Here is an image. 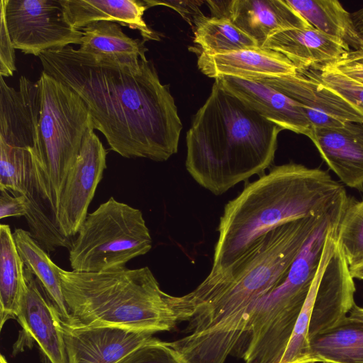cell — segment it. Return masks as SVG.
<instances>
[{"mask_svg":"<svg viewBox=\"0 0 363 363\" xmlns=\"http://www.w3.org/2000/svg\"><path fill=\"white\" fill-rule=\"evenodd\" d=\"M44 72L84 101L94 129L125 158L164 162L178 151L182 123L169 85L152 61L138 67L97 60L71 45L42 52Z\"/></svg>","mask_w":363,"mask_h":363,"instance_id":"obj_1","label":"cell"},{"mask_svg":"<svg viewBox=\"0 0 363 363\" xmlns=\"http://www.w3.org/2000/svg\"><path fill=\"white\" fill-rule=\"evenodd\" d=\"M326 213L272 228L232 267L176 296L180 320L188 325L186 335L171 343L189 363H225L259 302L284 281Z\"/></svg>","mask_w":363,"mask_h":363,"instance_id":"obj_2","label":"cell"},{"mask_svg":"<svg viewBox=\"0 0 363 363\" xmlns=\"http://www.w3.org/2000/svg\"><path fill=\"white\" fill-rule=\"evenodd\" d=\"M281 128L214 81L186 133V169L202 187L219 196L274 162Z\"/></svg>","mask_w":363,"mask_h":363,"instance_id":"obj_3","label":"cell"},{"mask_svg":"<svg viewBox=\"0 0 363 363\" xmlns=\"http://www.w3.org/2000/svg\"><path fill=\"white\" fill-rule=\"evenodd\" d=\"M345 192L319 168L294 162L273 167L225 206L209 273L232 267L272 228L326 213Z\"/></svg>","mask_w":363,"mask_h":363,"instance_id":"obj_4","label":"cell"},{"mask_svg":"<svg viewBox=\"0 0 363 363\" xmlns=\"http://www.w3.org/2000/svg\"><path fill=\"white\" fill-rule=\"evenodd\" d=\"M73 325H108L157 333L180 323L175 296L164 292L148 267L100 272L60 268Z\"/></svg>","mask_w":363,"mask_h":363,"instance_id":"obj_5","label":"cell"},{"mask_svg":"<svg viewBox=\"0 0 363 363\" xmlns=\"http://www.w3.org/2000/svg\"><path fill=\"white\" fill-rule=\"evenodd\" d=\"M37 158L57 211L67 176L91 124L84 101L69 86L43 71Z\"/></svg>","mask_w":363,"mask_h":363,"instance_id":"obj_6","label":"cell"},{"mask_svg":"<svg viewBox=\"0 0 363 363\" xmlns=\"http://www.w3.org/2000/svg\"><path fill=\"white\" fill-rule=\"evenodd\" d=\"M152 246L141 211L111 196L87 215L72 241L69 259L72 271L100 272L125 267Z\"/></svg>","mask_w":363,"mask_h":363,"instance_id":"obj_7","label":"cell"},{"mask_svg":"<svg viewBox=\"0 0 363 363\" xmlns=\"http://www.w3.org/2000/svg\"><path fill=\"white\" fill-rule=\"evenodd\" d=\"M0 189L26 198L29 232L43 249L53 252L58 247H71L73 240L61 230L33 149L0 141Z\"/></svg>","mask_w":363,"mask_h":363,"instance_id":"obj_8","label":"cell"},{"mask_svg":"<svg viewBox=\"0 0 363 363\" xmlns=\"http://www.w3.org/2000/svg\"><path fill=\"white\" fill-rule=\"evenodd\" d=\"M0 7L13 48L25 54L82 43L83 33L71 26L60 0H1Z\"/></svg>","mask_w":363,"mask_h":363,"instance_id":"obj_9","label":"cell"},{"mask_svg":"<svg viewBox=\"0 0 363 363\" xmlns=\"http://www.w3.org/2000/svg\"><path fill=\"white\" fill-rule=\"evenodd\" d=\"M94 130L91 124L60 200L57 211L60 227L63 234L72 239L87 216L88 208L106 168L107 150Z\"/></svg>","mask_w":363,"mask_h":363,"instance_id":"obj_10","label":"cell"},{"mask_svg":"<svg viewBox=\"0 0 363 363\" xmlns=\"http://www.w3.org/2000/svg\"><path fill=\"white\" fill-rule=\"evenodd\" d=\"M248 79L266 84L298 102L313 131L316 128L341 127L348 122L363 123V116L327 87L315 69L297 70L292 75Z\"/></svg>","mask_w":363,"mask_h":363,"instance_id":"obj_11","label":"cell"},{"mask_svg":"<svg viewBox=\"0 0 363 363\" xmlns=\"http://www.w3.org/2000/svg\"><path fill=\"white\" fill-rule=\"evenodd\" d=\"M62 333L69 363H118L155 334L116 326L64 323Z\"/></svg>","mask_w":363,"mask_h":363,"instance_id":"obj_12","label":"cell"},{"mask_svg":"<svg viewBox=\"0 0 363 363\" xmlns=\"http://www.w3.org/2000/svg\"><path fill=\"white\" fill-rule=\"evenodd\" d=\"M26 288L16 318L38 345L46 363H69L62 321L36 277L25 267Z\"/></svg>","mask_w":363,"mask_h":363,"instance_id":"obj_13","label":"cell"},{"mask_svg":"<svg viewBox=\"0 0 363 363\" xmlns=\"http://www.w3.org/2000/svg\"><path fill=\"white\" fill-rule=\"evenodd\" d=\"M41 96L38 83L21 76L18 89L0 79V141L37 153Z\"/></svg>","mask_w":363,"mask_h":363,"instance_id":"obj_14","label":"cell"},{"mask_svg":"<svg viewBox=\"0 0 363 363\" xmlns=\"http://www.w3.org/2000/svg\"><path fill=\"white\" fill-rule=\"evenodd\" d=\"M228 93L283 130L307 136L313 129L302 106L274 88L257 80L223 76L215 79Z\"/></svg>","mask_w":363,"mask_h":363,"instance_id":"obj_15","label":"cell"},{"mask_svg":"<svg viewBox=\"0 0 363 363\" xmlns=\"http://www.w3.org/2000/svg\"><path fill=\"white\" fill-rule=\"evenodd\" d=\"M221 10L220 17L229 18L259 48L278 33L312 27L286 0L224 1Z\"/></svg>","mask_w":363,"mask_h":363,"instance_id":"obj_16","label":"cell"},{"mask_svg":"<svg viewBox=\"0 0 363 363\" xmlns=\"http://www.w3.org/2000/svg\"><path fill=\"white\" fill-rule=\"evenodd\" d=\"M353 279L337 240L335 252L316 289L309 327V339L331 328L347 316L355 303Z\"/></svg>","mask_w":363,"mask_h":363,"instance_id":"obj_17","label":"cell"},{"mask_svg":"<svg viewBox=\"0 0 363 363\" xmlns=\"http://www.w3.org/2000/svg\"><path fill=\"white\" fill-rule=\"evenodd\" d=\"M311 140L322 159L345 185L363 191V123L316 128Z\"/></svg>","mask_w":363,"mask_h":363,"instance_id":"obj_18","label":"cell"},{"mask_svg":"<svg viewBox=\"0 0 363 363\" xmlns=\"http://www.w3.org/2000/svg\"><path fill=\"white\" fill-rule=\"evenodd\" d=\"M262 48L281 53L297 70L318 69L333 65L351 51L344 41L313 27L278 33L269 38Z\"/></svg>","mask_w":363,"mask_h":363,"instance_id":"obj_19","label":"cell"},{"mask_svg":"<svg viewBox=\"0 0 363 363\" xmlns=\"http://www.w3.org/2000/svg\"><path fill=\"white\" fill-rule=\"evenodd\" d=\"M197 66L203 74L214 79L223 76L243 79L279 77L295 74L297 71L281 53L259 47L220 55L201 52Z\"/></svg>","mask_w":363,"mask_h":363,"instance_id":"obj_20","label":"cell"},{"mask_svg":"<svg viewBox=\"0 0 363 363\" xmlns=\"http://www.w3.org/2000/svg\"><path fill=\"white\" fill-rule=\"evenodd\" d=\"M71 26L80 30L101 21L117 22L140 31L145 40L160 39L143 19L146 4L136 0H60Z\"/></svg>","mask_w":363,"mask_h":363,"instance_id":"obj_21","label":"cell"},{"mask_svg":"<svg viewBox=\"0 0 363 363\" xmlns=\"http://www.w3.org/2000/svg\"><path fill=\"white\" fill-rule=\"evenodd\" d=\"M80 30L83 36L78 50L95 60L138 67L145 57V40L128 37L118 23L101 21Z\"/></svg>","mask_w":363,"mask_h":363,"instance_id":"obj_22","label":"cell"},{"mask_svg":"<svg viewBox=\"0 0 363 363\" xmlns=\"http://www.w3.org/2000/svg\"><path fill=\"white\" fill-rule=\"evenodd\" d=\"M309 342L313 363H363V321L347 315Z\"/></svg>","mask_w":363,"mask_h":363,"instance_id":"obj_23","label":"cell"},{"mask_svg":"<svg viewBox=\"0 0 363 363\" xmlns=\"http://www.w3.org/2000/svg\"><path fill=\"white\" fill-rule=\"evenodd\" d=\"M13 236L25 267L36 277L62 323H69L70 317L62 292L60 267L29 231L16 228Z\"/></svg>","mask_w":363,"mask_h":363,"instance_id":"obj_24","label":"cell"},{"mask_svg":"<svg viewBox=\"0 0 363 363\" xmlns=\"http://www.w3.org/2000/svg\"><path fill=\"white\" fill-rule=\"evenodd\" d=\"M312 27L345 43L352 50L363 48V38L351 13L336 0H286Z\"/></svg>","mask_w":363,"mask_h":363,"instance_id":"obj_25","label":"cell"},{"mask_svg":"<svg viewBox=\"0 0 363 363\" xmlns=\"http://www.w3.org/2000/svg\"><path fill=\"white\" fill-rule=\"evenodd\" d=\"M26 288L25 266L10 226L0 225V328L18 316Z\"/></svg>","mask_w":363,"mask_h":363,"instance_id":"obj_26","label":"cell"},{"mask_svg":"<svg viewBox=\"0 0 363 363\" xmlns=\"http://www.w3.org/2000/svg\"><path fill=\"white\" fill-rule=\"evenodd\" d=\"M340 221L341 219L337 220L328 233L317 273L279 363H313L310 352L309 327L315 292L324 270L335 252Z\"/></svg>","mask_w":363,"mask_h":363,"instance_id":"obj_27","label":"cell"},{"mask_svg":"<svg viewBox=\"0 0 363 363\" xmlns=\"http://www.w3.org/2000/svg\"><path fill=\"white\" fill-rule=\"evenodd\" d=\"M194 42L201 52L220 55L246 48L259 47L250 36L225 17L201 16L196 22Z\"/></svg>","mask_w":363,"mask_h":363,"instance_id":"obj_28","label":"cell"},{"mask_svg":"<svg viewBox=\"0 0 363 363\" xmlns=\"http://www.w3.org/2000/svg\"><path fill=\"white\" fill-rule=\"evenodd\" d=\"M338 241L349 267L363 259V200L350 201L340 223Z\"/></svg>","mask_w":363,"mask_h":363,"instance_id":"obj_29","label":"cell"},{"mask_svg":"<svg viewBox=\"0 0 363 363\" xmlns=\"http://www.w3.org/2000/svg\"><path fill=\"white\" fill-rule=\"evenodd\" d=\"M320 80L363 116V85L347 77L330 65L315 69Z\"/></svg>","mask_w":363,"mask_h":363,"instance_id":"obj_30","label":"cell"},{"mask_svg":"<svg viewBox=\"0 0 363 363\" xmlns=\"http://www.w3.org/2000/svg\"><path fill=\"white\" fill-rule=\"evenodd\" d=\"M118 363H189L171 342L152 337Z\"/></svg>","mask_w":363,"mask_h":363,"instance_id":"obj_31","label":"cell"},{"mask_svg":"<svg viewBox=\"0 0 363 363\" xmlns=\"http://www.w3.org/2000/svg\"><path fill=\"white\" fill-rule=\"evenodd\" d=\"M1 10L0 28V74L1 77H11L16 70V57L9 33L8 30L4 11Z\"/></svg>","mask_w":363,"mask_h":363,"instance_id":"obj_32","label":"cell"},{"mask_svg":"<svg viewBox=\"0 0 363 363\" xmlns=\"http://www.w3.org/2000/svg\"><path fill=\"white\" fill-rule=\"evenodd\" d=\"M4 189H0V218L26 216L27 203L23 196H11Z\"/></svg>","mask_w":363,"mask_h":363,"instance_id":"obj_33","label":"cell"},{"mask_svg":"<svg viewBox=\"0 0 363 363\" xmlns=\"http://www.w3.org/2000/svg\"><path fill=\"white\" fill-rule=\"evenodd\" d=\"M337 70L347 77L363 85V63L351 62H337L333 65Z\"/></svg>","mask_w":363,"mask_h":363,"instance_id":"obj_34","label":"cell"},{"mask_svg":"<svg viewBox=\"0 0 363 363\" xmlns=\"http://www.w3.org/2000/svg\"><path fill=\"white\" fill-rule=\"evenodd\" d=\"M340 61L363 63V48L358 50H351L345 58Z\"/></svg>","mask_w":363,"mask_h":363,"instance_id":"obj_35","label":"cell"},{"mask_svg":"<svg viewBox=\"0 0 363 363\" xmlns=\"http://www.w3.org/2000/svg\"><path fill=\"white\" fill-rule=\"evenodd\" d=\"M350 272L354 279L363 280V259L352 266L349 267Z\"/></svg>","mask_w":363,"mask_h":363,"instance_id":"obj_36","label":"cell"},{"mask_svg":"<svg viewBox=\"0 0 363 363\" xmlns=\"http://www.w3.org/2000/svg\"><path fill=\"white\" fill-rule=\"evenodd\" d=\"M349 317L363 321V308L357 306L355 303L349 312Z\"/></svg>","mask_w":363,"mask_h":363,"instance_id":"obj_37","label":"cell"},{"mask_svg":"<svg viewBox=\"0 0 363 363\" xmlns=\"http://www.w3.org/2000/svg\"><path fill=\"white\" fill-rule=\"evenodd\" d=\"M0 363H8L7 360L3 355H1Z\"/></svg>","mask_w":363,"mask_h":363,"instance_id":"obj_38","label":"cell"},{"mask_svg":"<svg viewBox=\"0 0 363 363\" xmlns=\"http://www.w3.org/2000/svg\"><path fill=\"white\" fill-rule=\"evenodd\" d=\"M322 363H330V362H322Z\"/></svg>","mask_w":363,"mask_h":363,"instance_id":"obj_39","label":"cell"}]
</instances>
